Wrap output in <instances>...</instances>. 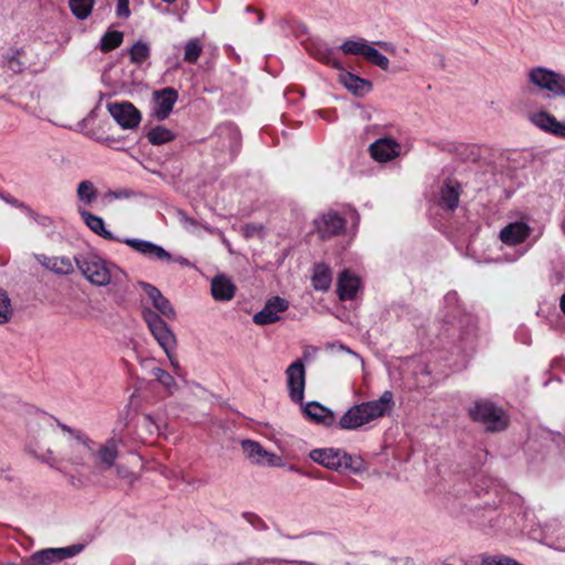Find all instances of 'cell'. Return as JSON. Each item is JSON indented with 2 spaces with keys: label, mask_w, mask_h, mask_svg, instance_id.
Returning <instances> with one entry per match:
<instances>
[{
  "label": "cell",
  "mask_w": 565,
  "mask_h": 565,
  "mask_svg": "<svg viewBox=\"0 0 565 565\" xmlns=\"http://www.w3.org/2000/svg\"><path fill=\"white\" fill-rule=\"evenodd\" d=\"M513 186L489 168L456 164L443 168L424 192L434 228L453 242L472 234L507 203Z\"/></svg>",
  "instance_id": "6da1fadb"
},
{
  "label": "cell",
  "mask_w": 565,
  "mask_h": 565,
  "mask_svg": "<svg viewBox=\"0 0 565 565\" xmlns=\"http://www.w3.org/2000/svg\"><path fill=\"white\" fill-rule=\"evenodd\" d=\"M548 223V211L539 200L524 198L508 203L476 230L467 250L486 261H511L530 250Z\"/></svg>",
  "instance_id": "7a4b0ae2"
},
{
  "label": "cell",
  "mask_w": 565,
  "mask_h": 565,
  "mask_svg": "<svg viewBox=\"0 0 565 565\" xmlns=\"http://www.w3.org/2000/svg\"><path fill=\"white\" fill-rule=\"evenodd\" d=\"M413 149L409 133L392 124H376L358 134L352 151V168L358 177L376 176L400 167Z\"/></svg>",
  "instance_id": "3957f363"
},
{
  "label": "cell",
  "mask_w": 565,
  "mask_h": 565,
  "mask_svg": "<svg viewBox=\"0 0 565 565\" xmlns=\"http://www.w3.org/2000/svg\"><path fill=\"white\" fill-rule=\"evenodd\" d=\"M354 225L359 227V216L354 209L348 211L330 210L316 221V230L320 239L329 241L352 233Z\"/></svg>",
  "instance_id": "277c9868"
},
{
  "label": "cell",
  "mask_w": 565,
  "mask_h": 565,
  "mask_svg": "<svg viewBox=\"0 0 565 565\" xmlns=\"http://www.w3.org/2000/svg\"><path fill=\"white\" fill-rule=\"evenodd\" d=\"M143 317L157 343H160V347L164 349L171 363L177 367L178 365L177 341L173 332L169 329V327L167 326L165 321L162 320L158 314L154 313L149 308L143 310Z\"/></svg>",
  "instance_id": "5b68a950"
},
{
  "label": "cell",
  "mask_w": 565,
  "mask_h": 565,
  "mask_svg": "<svg viewBox=\"0 0 565 565\" xmlns=\"http://www.w3.org/2000/svg\"><path fill=\"white\" fill-rule=\"evenodd\" d=\"M387 401H376L370 403L356 406L347 413L341 420V426L346 428H356L365 425L371 421L376 420L383 415L387 409Z\"/></svg>",
  "instance_id": "8992f818"
},
{
  "label": "cell",
  "mask_w": 565,
  "mask_h": 565,
  "mask_svg": "<svg viewBox=\"0 0 565 565\" xmlns=\"http://www.w3.org/2000/svg\"><path fill=\"white\" fill-rule=\"evenodd\" d=\"M75 260L81 272L94 285L105 286L111 282L110 271L99 258L93 256H79Z\"/></svg>",
  "instance_id": "52a82bcc"
},
{
  "label": "cell",
  "mask_w": 565,
  "mask_h": 565,
  "mask_svg": "<svg viewBox=\"0 0 565 565\" xmlns=\"http://www.w3.org/2000/svg\"><path fill=\"white\" fill-rule=\"evenodd\" d=\"M312 459L321 466L338 472L354 470V461L352 456L338 450H318L310 454Z\"/></svg>",
  "instance_id": "ba28073f"
},
{
  "label": "cell",
  "mask_w": 565,
  "mask_h": 565,
  "mask_svg": "<svg viewBox=\"0 0 565 565\" xmlns=\"http://www.w3.org/2000/svg\"><path fill=\"white\" fill-rule=\"evenodd\" d=\"M108 111L113 118L125 129L135 128L142 121L140 111L128 102L112 103L108 105Z\"/></svg>",
  "instance_id": "9c48e42d"
},
{
  "label": "cell",
  "mask_w": 565,
  "mask_h": 565,
  "mask_svg": "<svg viewBox=\"0 0 565 565\" xmlns=\"http://www.w3.org/2000/svg\"><path fill=\"white\" fill-rule=\"evenodd\" d=\"M287 374L288 392L291 400L299 403L304 396L305 370L300 363H295L286 371Z\"/></svg>",
  "instance_id": "30bf717a"
},
{
  "label": "cell",
  "mask_w": 565,
  "mask_h": 565,
  "mask_svg": "<svg viewBox=\"0 0 565 565\" xmlns=\"http://www.w3.org/2000/svg\"><path fill=\"white\" fill-rule=\"evenodd\" d=\"M288 309V302L280 297H273L269 299L262 312L256 315L254 323L256 325H269L280 320L278 314Z\"/></svg>",
  "instance_id": "8fae6325"
},
{
  "label": "cell",
  "mask_w": 565,
  "mask_h": 565,
  "mask_svg": "<svg viewBox=\"0 0 565 565\" xmlns=\"http://www.w3.org/2000/svg\"><path fill=\"white\" fill-rule=\"evenodd\" d=\"M82 546H69L64 549H50L39 552L31 557L35 565H48L75 557L82 550Z\"/></svg>",
  "instance_id": "7c38bea8"
},
{
  "label": "cell",
  "mask_w": 565,
  "mask_h": 565,
  "mask_svg": "<svg viewBox=\"0 0 565 565\" xmlns=\"http://www.w3.org/2000/svg\"><path fill=\"white\" fill-rule=\"evenodd\" d=\"M178 99V93L173 88H164L154 94L155 112L157 117L164 119L171 114L173 105Z\"/></svg>",
  "instance_id": "4fadbf2b"
},
{
  "label": "cell",
  "mask_w": 565,
  "mask_h": 565,
  "mask_svg": "<svg viewBox=\"0 0 565 565\" xmlns=\"http://www.w3.org/2000/svg\"><path fill=\"white\" fill-rule=\"evenodd\" d=\"M140 285L143 287L144 291L149 294V298L155 305V307L160 310L162 315H165L171 320L176 319V312L173 309V305L156 287L146 284V282H140Z\"/></svg>",
  "instance_id": "5bb4252c"
},
{
  "label": "cell",
  "mask_w": 565,
  "mask_h": 565,
  "mask_svg": "<svg viewBox=\"0 0 565 565\" xmlns=\"http://www.w3.org/2000/svg\"><path fill=\"white\" fill-rule=\"evenodd\" d=\"M236 286L224 275H218L211 282L212 296L219 302H228L236 295Z\"/></svg>",
  "instance_id": "9a60e30c"
},
{
  "label": "cell",
  "mask_w": 565,
  "mask_h": 565,
  "mask_svg": "<svg viewBox=\"0 0 565 565\" xmlns=\"http://www.w3.org/2000/svg\"><path fill=\"white\" fill-rule=\"evenodd\" d=\"M531 79L537 86H541V88L555 92L560 90L561 93L563 92L562 77L555 75L553 72L541 69L535 70L531 73Z\"/></svg>",
  "instance_id": "2e32d148"
},
{
  "label": "cell",
  "mask_w": 565,
  "mask_h": 565,
  "mask_svg": "<svg viewBox=\"0 0 565 565\" xmlns=\"http://www.w3.org/2000/svg\"><path fill=\"white\" fill-rule=\"evenodd\" d=\"M332 280H334V273L329 265L325 263L317 264L314 269L313 278H312V282L316 291H328L332 287Z\"/></svg>",
  "instance_id": "e0dca14e"
},
{
  "label": "cell",
  "mask_w": 565,
  "mask_h": 565,
  "mask_svg": "<svg viewBox=\"0 0 565 565\" xmlns=\"http://www.w3.org/2000/svg\"><path fill=\"white\" fill-rule=\"evenodd\" d=\"M243 448H245V452L247 457H250L252 461L269 465L280 463V459L275 457L272 454L267 453V450H264L263 448H261V446L256 444V443L245 441V442L243 443Z\"/></svg>",
  "instance_id": "ac0fdd59"
},
{
  "label": "cell",
  "mask_w": 565,
  "mask_h": 565,
  "mask_svg": "<svg viewBox=\"0 0 565 565\" xmlns=\"http://www.w3.org/2000/svg\"><path fill=\"white\" fill-rule=\"evenodd\" d=\"M37 258L44 267H47L52 272L58 273V274H71L73 272V267H72L71 262L68 258L37 256Z\"/></svg>",
  "instance_id": "d6986e66"
},
{
  "label": "cell",
  "mask_w": 565,
  "mask_h": 565,
  "mask_svg": "<svg viewBox=\"0 0 565 565\" xmlns=\"http://www.w3.org/2000/svg\"><path fill=\"white\" fill-rule=\"evenodd\" d=\"M123 33L119 31H110L102 40L101 50L104 53L111 52L113 50L117 49L123 44Z\"/></svg>",
  "instance_id": "ffe728a7"
},
{
  "label": "cell",
  "mask_w": 565,
  "mask_h": 565,
  "mask_svg": "<svg viewBox=\"0 0 565 565\" xmlns=\"http://www.w3.org/2000/svg\"><path fill=\"white\" fill-rule=\"evenodd\" d=\"M127 243H128L131 247H134L135 250L140 251V252L142 253H146V254H151V256H157V258H165V256H168L165 251L160 249V247H157V245H151L149 242L134 240V241H128Z\"/></svg>",
  "instance_id": "44dd1931"
},
{
  "label": "cell",
  "mask_w": 565,
  "mask_h": 565,
  "mask_svg": "<svg viewBox=\"0 0 565 565\" xmlns=\"http://www.w3.org/2000/svg\"><path fill=\"white\" fill-rule=\"evenodd\" d=\"M149 140L153 145L160 146L175 140V135L165 127H156L149 134Z\"/></svg>",
  "instance_id": "7402d4cb"
},
{
  "label": "cell",
  "mask_w": 565,
  "mask_h": 565,
  "mask_svg": "<svg viewBox=\"0 0 565 565\" xmlns=\"http://www.w3.org/2000/svg\"><path fill=\"white\" fill-rule=\"evenodd\" d=\"M82 216L86 224H88V227L91 228V230L94 231L96 234H99V236L104 238V239H112V236L107 232L104 223H103V221H102L99 218L95 217L93 214L88 213V212H83Z\"/></svg>",
  "instance_id": "603a6c76"
},
{
  "label": "cell",
  "mask_w": 565,
  "mask_h": 565,
  "mask_svg": "<svg viewBox=\"0 0 565 565\" xmlns=\"http://www.w3.org/2000/svg\"><path fill=\"white\" fill-rule=\"evenodd\" d=\"M93 6L94 1H88V0H75L70 3L72 12L80 19H86L91 15Z\"/></svg>",
  "instance_id": "cb8c5ba5"
},
{
  "label": "cell",
  "mask_w": 565,
  "mask_h": 565,
  "mask_svg": "<svg viewBox=\"0 0 565 565\" xmlns=\"http://www.w3.org/2000/svg\"><path fill=\"white\" fill-rule=\"evenodd\" d=\"M12 317V306L7 291L0 288V324H7Z\"/></svg>",
  "instance_id": "d4e9b609"
},
{
  "label": "cell",
  "mask_w": 565,
  "mask_h": 565,
  "mask_svg": "<svg viewBox=\"0 0 565 565\" xmlns=\"http://www.w3.org/2000/svg\"><path fill=\"white\" fill-rule=\"evenodd\" d=\"M306 413L314 420L324 422L332 419V412L318 403H309L306 405Z\"/></svg>",
  "instance_id": "484cf974"
},
{
  "label": "cell",
  "mask_w": 565,
  "mask_h": 565,
  "mask_svg": "<svg viewBox=\"0 0 565 565\" xmlns=\"http://www.w3.org/2000/svg\"><path fill=\"white\" fill-rule=\"evenodd\" d=\"M131 55H132L133 61L136 62V64L145 62L149 55V47H147L145 44H143V42H140V44H136V46L133 48Z\"/></svg>",
  "instance_id": "4316f807"
},
{
  "label": "cell",
  "mask_w": 565,
  "mask_h": 565,
  "mask_svg": "<svg viewBox=\"0 0 565 565\" xmlns=\"http://www.w3.org/2000/svg\"><path fill=\"white\" fill-rule=\"evenodd\" d=\"M79 197L86 202H92L96 197L95 187L91 182H82L79 187Z\"/></svg>",
  "instance_id": "83f0119b"
},
{
  "label": "cell",
  "mask_w": 565,
  "mask_h": 565,
  "mask_svg": "<svg viewBox=\"0 0 565 565\" xmlns=\"http://www.w3.org/2000/svg\"><path fill=\"white\" fill-rule=\"evenodd\" d=\"M201 51H202L201 44L198 41H191L189 44H188L187 48H186V55H184V59L189 61V62H191V64H193V62H195V61L198 60V58H199Z\"/></svg>",
  "instance_id": "f1b7e54d"
},
{
  "label": "cell",
  "mask_w": 565,
  "mask_h": 565,
  "mask_svg": "<svg viewBox=\"0 0 565 565\" xmlns=\"http://www.w3.org/2000/svg\"><path fill=\"white\" fill-rule=\"evenodd\" d=\"M481 565H521L516 562L510 557H489L483 561Z\"/></svg>",
  "instance_id": "f546056e"
},
{
  "label": "cell",
  "mask_w": 565,
  "mask_h": 565,
  "mask_svg": "<svg viewBox=\"0 0 565 565\" xmlns=\"http://www.w3.org/2000/svg\"><path fill=\"white\" fill-rule=\"evenodd\" d=\"M240 565H298L296 563L291 562V561L282 560H258L251 561V562L243 563Z\"/></svg>",
  "instance_id": "4dcf8cb0"
},
{
  "label": "cell",
  "mask_w": 565,
  "mask_h": 565,
  "mask_svg": "<svg viewBox=\"0 0 565 565\" xmlns=\"http://www.w3.org/2000/svg\"><path fill=\"white\" fill-rule=\"evenodd\" d=\"M155 374H156L157 378L160 379V381L168 384V385H173V383H175V380H173L167 372H165V371L155 370Z\"/></svg>",
  "instance_id": "1f68e13d"
},
{
  "label": "cell",
  "mask_w": 565,
  "mask_h": 565,
  "mask_svg": "<svg viewBox=\"0 0 565 565\" xmlns=\"http://www.w3.org/2000/svg\"><path fill=\"white\" fill-rule=\"evenodd\" d=\"M118 15L122 17H128L131 15L128 3L121 1V3H118Z\"/></svg>",
  "instance_id": "d6a6232c"
}]
</instances>
